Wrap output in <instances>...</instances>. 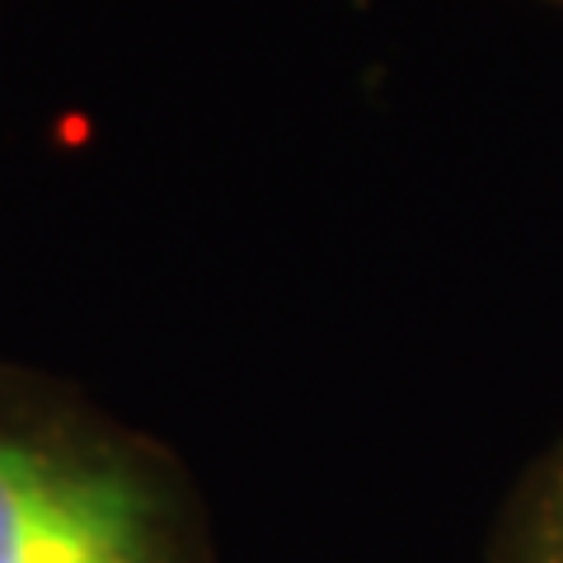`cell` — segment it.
<instances>
[{
  "instance_id": "6da1fadb",
  "label": "cell",
  "mask_w": 563,
  "mask_h": 563,
  "mask_svg": "<svg viewBox=\"0 0 563 563\" xmlns=\"http://www.w3.org/2000/svg\"><path fill=\"white\" fill-rule=\"evenodd\" d=\"M0 563H217L179 455L70 385L0 366Z\"/></svg>"
},
{
  "instance_id": "7a4b0ae2",
  "label": "cell",
  "mask_w": 563,
  "mask_h": 563,
  "mask_svg": "<svg viewBox=\"0 0 563 563\" xmlns=\"http://www.w3.org/2000/svg\"><path fill=\"white\" fill-rule=\"evenodd\" d=\"M488 563H563V437L517 479Z\"/></svg>"
},
{
  "instance_id": "3957f363",
  "label": "cell",
  "mask_w": 563,
  "mask_h": 563,
  "mask_svg": "<svg viewBox=\"0 0 563 563\" xmlns=\"http://www.w3.org/2000/svg\"><path fill=\"white\" fill-rule=\"evenodd\" d=\"M550 5H563V0H550Z\"/></svg>"
}]
</instances>
